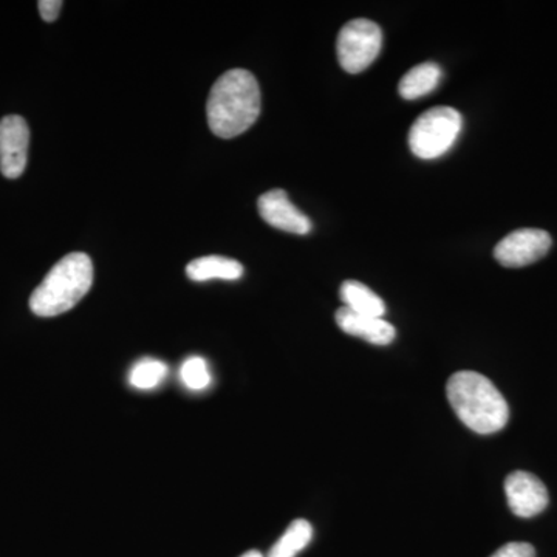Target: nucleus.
<instances>
[{
	"label": "nucleus",
	"mask_w": 557,
	"mask_h": 557,
	"mask_svg": "<svg viewBox=\"0 0 557 557\" xmlns=\"http://www.w3.org/2000/svg\"><path fill=\"white\" fill-rule=\"evenodd\" d=\"M341 299L344 307L364 317L383 318L386 314V304L384 300L372 292L368 285L358 281H346L341 285Z\"/></svg>",
	"instance_id": "ddd939ff"
},
{
	"label": "nucleus",
	"mask_w": 557,
	"mask_h": 557,
	"mask_svg": "<svg viewBox=\"0 0 557 557\" xmlns=\"http://www.w3.org/2000/svg\"><path fill=\"white\" fill-rule=\"evenodd\" d=\"M463 119L448 106L429 109L418 116L409 131V148L421 160H434L448 153L460 137Z\"/></svg>",
	"instance_id": "20e7f679"
},
{
	"label": "nucleus",
	"mask_w": 557,
	"mask_h": 557,
	"mask_svg": "<svg viewBox=\"0 0 557 557\" xmlns=\"http://www.w3.org/2000/svg\"><path fill=\"white\" fill-rule=\"evenodd\" d=\"M552 236L544 230L522 228L512 231L494 248V258L507 269H522L547 256Z\"/></svg>",
	"instance_id": "423d86ee"
},
{
	"label": "nucleus",
	"mask_w": 557,
	"mask_h": 557,
	"mask_svg": "<svg viewBox=\"0 0 557 557\" xmlns=\"http://www.w3.org/2000/svg\"><path fill=\"white\" fill-rule=\"evenodd\" d=\"M38 9L44 21L53 22L60 16L62 2L61 0H40Z\"/></svg>",
	"instance_id": "a211bd4d"
},
{
	"label": "nucleus",
	"mask_w": 557,
	"mask_h": 557,
	"mask_svg": "<svg viewBox=\"0 0 557 557\" xmlns=\"http://www.w3.org/2000/svg\"><path fill=\"white\" fill-rule=\"evenodd\" d=\"M240 557H263V555L262 553L258 552V549H251V552H247Z\"/></svg>",
	"instance_id": "6ab92c4d"
},
{
	"label": "nucleus",
	"mask_w": 557,
	"mask_h": 557,
	"mask_svg": "<svg viewBox=\"0 0 557 557\" xmlns=\"http://www.w3.org/2000/svg\"><path fill=\"white\" fill-rule=\"evenodd\" d=\"M186 274L194 282H207L212 278L237 281L244 276V265L237 260L222 258V256H207V258L193 260L186 267Z\"/></svg>",
	"instance_id": "f8f14e48"
},
{
	"label": "nucleus",
	"mask_w": 557,
	"mask_h": 557,
	"mask_svg": "<svg viewBox=\"0 0 557 557\" xmlns=\"http://www.w3.org/2000/svg\"><path fill=\"white\" fill-rule=\"evenodd\" d=\"M209 129L220 138H234L247 132L260 115V87L251 72L233 69L220 76L209 91Z\"/></svg>",
	"instance_id": "f257e3e1"
},
{
	"label": "nucleus",
	"mask_w": 557,
	"mask_h": 557,
	"mask_svg": "<svg viewBox=\"0 0 557 557\" xmlns=\"http://www.w3.org/2000/svg\"><path fill=\"white\" fill-rule=\"evenodd\" d=\"M446 395L458 420L475 434H496L507 426V399L486 376L471 370L454 373L446 384Z\"/></svg>",
	"instance_id": "f03ea898"
},
{
	"label": "nucleus",
	"mask_w": 557,
	"mask_h": 557,
	"mask_svg": "<svg viewBox=\"0 0 557 557\" xmlns=\"http://www.w3.org/2000/svg\"><path fill=\"white\" fill-rule=\"evenodd\" d=\"M168 376V366L160 359H139L131 369L129 384L138 391H152L157 388Z\"/></svg>",
	"instance_id": "2eb2a0df"
},
{
	"label": "nucleus",
	"mask_w": 557,
	"mask_h": 557,
	"mask_svg": "<svg viewBox=\"0 0 557 557\" xmlns=\"http://www.w3.org/2000/svg\"><path fill=\"white\" fill-rule=\"evenodd\" d=\"M30 129L20 115L0 120V172L3 177L20 178L27 168Z\"/></svg>",
	"instance_id": "0eeeda50"
},
{
	"label": "nucleus",
	"mask_w": 557,
	"mask_h": 557,
	"mask_svg": "<svg viewBox=\"0 0 557 557\" xmlns=\"http://www.w3.org/2000/svg\"><path fill=\"white\" fill-rule=\"evenodd\" d=\"M335 319L344 333L366 339L373 346H388L397 338V330L384 318L364 317L348 310L347 307H341Z\"/></svg>",
	"instance_id": "9d476101"
},
{
	"label": "nucleus",
	"mask_w": 557,
	"mask_h": 557,
	"mask_svg": "<svg viewBox=\"0 0 557 557\" xmlns=\"http://www.w3.org/2000/svg\"><path fill=\"white\" fill-rule=\"evenodd\" d=\"M443 78L442 67L435 62H423L409 70L398 84V91L401 98L408 101H416L418 98L426 97L432 90L437 89Z\"/></svg>",
	"instance_id": "9b49d317"
},
{
	"label": "nucleus",
	"mask_w": 557,
	"mask_h": 557,
	"mask_svg": "<svg viewBox=\"0 0 557 557\" xmlns=\"http://www.w3.org/2000/svg\"><path fill=\"white\" fill-rule=\"evenodd\" d=\"M491 557H536V549L527 542H509Z\"/></svg>",
	"instance_id": "f3484780"
},
{
	"label": "nucleus",
	"mask_w": 557,
	"mask_h": 557,
	"mask_svg": "<svg viewBox=\"0 0 557 557\" xmlns=\"http://www.w3.org/2000/svg\"><path fill=\"white\" fill-rule=\"evenodd\" d=\"M383 47L380 25L369 20H354L341 28L336 51L341 67L351 75L364 72L379 58Z\"/></svg>",
	"instance_id": "39448f33"
},
{
	"label": "nucleus",
	"mask_w": 557,
	"mask_h": 557,
	"mask_svg": "<svg viewBox=\"0 0 557 557\" xmlns=\"http://www.w3.org/2000/svg\"><path fill=\"white\" fill-rule=\"evenodd\" d=\"M180 379L189 391L201 392L211 386L212 376L209 372L207 359L189 357L180 369Z\"/></svg>",
	"instance_id": "dca6fc26"
},
{
	"label": "nucleus",
	"mask_w": 557,
	"mask_h": 557,
	"mask_svg": "<svg viewBox=\"0 0 557 557\" xmlns=\"http://www.w3.org/2000/svg\"><path fill=\"white\" fill-rule=\"evenodd\" d=\"M94 284V263L84 252H70L44 277L30 296V309L36 317L53 318L67 313Z\"/></svg>",
	"instance_id": "7ed1b4c3"
},
{
	"label": "nucleus",
	"mask_w": 557,
	"mask_h": 557,
	"mask_svg": "<svg viewBox=\"0 0 557 557\" xmlns=\"http://www.w3.org/2000/svg\"><path fill=\"white\" fill-rule=\"evenodd\" d=\"M258 209L260 218L273 228L298 236H306L311 231L310 219L289 201L284 189H271L260 196Z\"/></svg>",
	"instance_id": "1a4fd4ad"
},
{
	"label": "nucleus",
	"mask_w": 557,
	"mask_h": 557,
	"mask_svg": "<svg viewBox=\"0 0 557 557\" xmlns=\"http://www.w3.org/2000/svg\"><path fill=\"white\" fill-rule=\"evenodd\" d=\"M505 494L509 508L519 518H534L548 507L547 486L531 472H511L505 480Z\"/></svg>",
	"instance_id": "6e6552de"
},
{
	"label": "nucleus",
	"mask_w": 557,
	"mask_h": 557,
	"mask_svg": "<svg viewBox=\"0 0 557 557\" xmlns=\"http://www.w3.org/2000/svg\"><path fill=\"white\" fill-rule=\"evenodd\" d=\"M311 539H313V527L309 520H295L271 547L269 557H296L310 544Z\"/></svg>",
	"instance_id": "4468645a"
}]
</instances>
